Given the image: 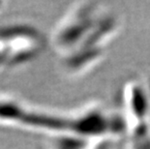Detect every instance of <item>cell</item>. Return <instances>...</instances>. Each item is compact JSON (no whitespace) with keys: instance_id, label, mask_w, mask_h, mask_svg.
Returning a JSON list of instances; mask_svg holds the SVG:
<instances>
[{"instance_id":"6da1fadb","label":"cell","mask_w":150,"mask_h":149,"mask_svg":"<svg viewBox=\"0 0 150 149\" xmlns=\"http://www.w3.org/2000/svg\"><path fill=\"white\" fill-rule=\"evenodd\" d=\"M108 8L103 2L81 1L74 3L66 11L50 38L52 49L60 60L91 43Z\"/></svg>"},{"instance_id":"7a4b0ae2","label":"cell","mask_w":150,"mask_h":149,"mask_svg":"<svg viewBox=\"0 0 150 149\" xmlns=\"http://www.w3.org/2000/svg\"><path fill=\"white\" fill-rule=\"evenodd\" d=\"M0 125L41 133L50 138L69 132L70 115L69 112L47 110L18 98L0 94Z\"/></svg>"},{"instance_id":"3957f363","label":"cell","mask_w":150,"mask_h":149,"mask_svg":"<svg viewBox=\"0 0 150 149\" xmlns=\"http://www.w3.org/2000/svg\"><path fill=\"white\" fill-rule=\"evenodd\" d=\"M122 112L129 149H150L148 97L144 81H131L123 87Z\"/></svg>"},{"instance_id":"277c9868","label":"cell","mask_w":150,"mask_h":149,"mask_svg":"<svg viewBox=\"0 0 150 149\" xmlns=\"http://www.w3.org/2000/svg\"><path fill=\"white\" fill-rule=\"evenodd\" d=\"M45 45L43 34L30 25L0 27V73L36 58Z\"/></svg>"},{"instance_id":"5b68a950","label":"cell","mask_w":150,"mask_h":149,"mask_svg":"<svg viewBox=\"0 0 150 149\" xmlns=\"http://www.w3.org/2000/svg\"><path fill=\"white\" fill-rule=\"evenodd\" d=\"M146 92H147V97H148V105H149V120H150V78H148L146 81L144 82Z\"/></svg>"},{"instance_id":"8992f818","label":"cell","mask_w":150,"mask_h":149,"mask_svg":"<svg viewBox=\"0 0 150 149\" xmlns=\"http://www.w3.org/2000/svg\"><path fill=\"white\" fill-rule=\"evenodd\" d=\"M5 6H6V2H4V1H0V13H1L2 11H4Z\"/></svg>"}]
</instances>
